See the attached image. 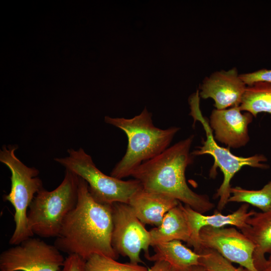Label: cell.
<instances>
[{
	"instance_id": "1",
	"label": "cell",
	"mask_w": 271,
	"mask_h": 271,
	"mask_svg": "<svg viewBox=\"0 0 271 271\" xmlns=\"http://www.w3.org/2000/svg\"><path fill=\"white\" fill-rule=\"evenodd\" d=\"M113 226L112 205L95 201L79 177L77 204L65 218L54 245L85 260L96 254L116 260L119 255L111 245Z\"/></svg>"
},
{
	"instance_id": "2",
	"label": "cell",
	"mask_w": 271,
	"mask_h": 271,
	"mask_svg": "<svg viewBox=\"0 0 271 271\" xmlns=\"http://www.w3.org/2000/svg\"><path fill=\"white\" fill-rule=\"evenodd\" d=\"M193 139L192 135L169 147L142 164L131 176L140 181L143 189L168 195L203 214L215 205L208 196L192 191L185 178L186 169L194 158L190 152Z\"/></svg>"
},
{
	"instance_id": "3",
	"label": "cell",
	"mask_w": 271,
	"mask_h": 271,
	"mask_svg": "<svg viewBox=\"0 0 271 271\" xmlns=\"http://www.w3.org/2000/svg\"><path fill=\"white\" fill-rule=\"evenodd\" d=\"M152 116L145 107L140 114L131 118L105 116L104 121L123 131L128 140L126 152L111 171V176L119 179L131 176L142 164L169 147L180 128H158L154 125Z\"/></svg>"
},
{
	"instance_id": "4",
	"label": "cell",
	"mask_w": 271,
	"mask_h": 271,
	"mask_svg": "<svg viewBox=\"0 0 271 271\" xmlns=\"http://www.w3.org/2000/svg\"><path fill=\"white\" fill-rule=\"evenodd\" d=\"M79 177L65 169L64 177L54 190L44 187L39 190L29 206L27 217L34 234L41 237H56L66 216L78 201Z\"/></svg>"
},
{
	"instance_id": "5",
	"label": "cell",
	"mask_w": 271,
	"mask_h": 271,
	"mask_svg": "<svg viewBox=\"0 0 271 271\" xmlns=\"http://www.w3.org/2000/svg\"><path fill=\"white\" fill-rule=\"evenodd\" d=\"M18 148L17 145H4L0 150V162L11 173V190L4 199L11 203L15 210V228L9 240V243L14 245L34 236L28 223V209L37 192L43 188L38 169L26 166L16 156Z\"/></svg>"
},
{
	"instance_id": "6",
	"label": "cell",
	"mask_w": 271,
	"mask_h": 271,
	"mask_svg": "<svg viewBox=\"0 0 271 271\" xmlns=\"http://www.w3.org/2000/svg\"><path fill=\"white\" fill-rule=\"evenodd\" d=\"M200 96L199 91L193 94L189 98L191 112L190 115L194 121H199L202 124L206 132V139L203 141L202 145L197 148L191 153L192 156L205 154L211 155L214 159V164L210 171V176L216 175V170L219 168L223 174V182L217 189L215 197L219 198L217 209L221 211L228 203L230 197V181L235 174L245 166L253 168L266 169L269 166L264 164L267 158L263 155H255L248 157H238L231 153L229 148L219 146L216 142L209 123L206 118L202 115L199 107Z\"/></svg>"
},
{
	"instance_id": "7",
	"label": "cell",
	"mask_w": 271,
	"mask_h": 271,
	"mask_svg": "<svg viewBox=\"0 0 271 271\" xmlns=\"http://www.w3.org/2000/svg\"><path fill=\"white\" fill-rule=\"evenodd\" d=\"M67 153L68 156L56 158L54 161L84 179L92 197L100 203L128 204L132 195L142 188L136 179L124 181L104 174L82 148L68 149Z\"/></svg>"
},
{
	"instance_id": "8",
	"label": "cell",
	"mask_w": 271,
	"mask_h": 271,
	"mask_svg": "<svg viewBox=\"0 0 271 271\" xmlns=\"http://www.w3.org/2000/svg\"><path fill=\"white\" fill-rule=\"evenodd\" d=\"M112 209L113 248L118 255L128 257L131 263H143L140 257L142 250L147 259L150 256L151 237L149 231L145 228L128 204L114 203L112 204Z\"/></svg>"
},
{
	"instance_id": "9",
	"label": "cell",
	"mask_w": 271,
	"mask_h": 271,
	"mask_svg": "<svg viewBox=\"0 0 271 271\" xmlns=\"http://www.w3.org/2000/svg\"><path fill=\"white\" fill-rule=\"evenodd\" d=\"M65 259L54 245L30 237L3 251L1 271H59Z\"/></svg>"
},
{
	"instance_id": "10",
	"label": "cell",
	"mask_w": 271,
	"mask_h": 271,
	"mask_svg": "<svg viewBox=\"0 0 271 271\" xmlns=\"http://www.w3.org/2000/svg\"><path fill=\"white\" fill-rule=\"evenodd\" d=\"M199 238L202 248L214 250L250 271H258L253 259L254 244L235 228L205 226L200 230Z\"/></svg>"
},
{
	"instance_id": "11",
	"label": "cell",
	"mask_w": 271,
	"mask_h": 271,
	"mask_svg": "<svg viewBox=\"0 0 271 271\" xmlns=\"http://www.w3.org/2000/svg\"><path fill=\"white\" fill-rule=\"evenodd\" d=\"M247 86L240 78L236 68L215 71L200 84L199 96L212 98L217 109L239 106Z\"/></svg>"
},
{
	"instance_id": "12",
	"label": "cell",
	"mask_w": 271,
	"mask_h": 271,
	"mask_svg": "<svg viewBox=\"0 0 271 271\" xmlns=\"http://www.w3.org/2000/svg\"><path fill=\"white\" fill-rule=\"evenodd\" d=\"M239 106L224 109H213L209 124L214 131L215 140L229 148H239L249 141L248 125L253 115L248 112L241 113Z\"/></svg>"
},
{
	"instance_id": "13",
	"label": "cell",
	"mask_w": 271,
	"mask_h": 271,
	"mask_svg": "<svg viewBox=\"0 0 271 271\" xmlns=\"http://www.w3.org/2000/svg\"><path fill=\"white\" fill-rule=\"evenodd\" d=\"M249 204L244 203L238 209L228 215H223L215 211L211 215H205L193 209L189 206L182 205L190 233L189 242L187 243L194 248V251L199 253L202 249L199 238L201 229L205 226L223 227L226 225H233L240 230L248 226L247 220L254 214L255 211H248Z\"/></svg>"
},
{
	"instance_id": "14",
	"label": "cell",
	"mask_w": 271,
	"mask_h": 271,
	"mask_svg": "<svg viewBox=\"0 0 271 271\" xmlns=\"http://www.w3.org/2000/svg\"><path fill=\"white\" fill-rule=\"evenodd\" d=\"M180 201L165 194L141 188L129 200L128 205L144 224L159 226L165 214Z\"/></svg>"
},
{
	"instance_id": "15",
	"label": "cell",
	"mask_w": 271,
	"mask_h": 271,
	"mask_svg": "<svg viewBox=\"0 0 271 271\" xmlns=\"http://www.w3.org/2000/svg\"><path fill=\"white\" fill-rule=\"evenodd\" d=\"M248 226L241 231L255 246L253 254L254 265L259 271L265 255L271 251V210L254 213L246 221Z\"/></svg>"
},
{
	"instance_id": "16",
	"label": "cell",
	"mask_w": 271,
	"mask_h": 271,
	"mask_svg": "<svg viewBox=\"0 0 271 271\" xmlns=\"http://www.w3.org/2000/svg\"><path fill=\"white\" fill-rule=\"evenodd\" d=\"M151 237V246L162 242L173 240H182L187 243L190 233L182 204L170 210L165 215L161 224L149 231Z\"/></svg>"
},
{
	"instance_id": "17",
	"label": "cell",
	"mask_w": 271,
	"mask_h": 271,
	"mask_svg": "<svg viewBox=\"0 0 271 271\" xmlns=\"http://www.w3.org/2000/svg\"><path fill=\"white\" fill-rule=\"evenodd\" d=\"M152 247L155 254L147 259L154 262L164 260L173 271H188L193 266L200 265V254L186 247L180 240L159 243Z\"/></svg>"
},
{
	"instance_id": "18",
	"label": "cell",
	"mask_w": 271,
	"mask_h": 271,
	"mask_svg": "<svg viewBox=\"0 0 271 271\" xmlns=\"http://www.w3.org/2000/svg\"><path fill=\"white\" fill-rule=\"evenodd\" d=\"M239 108L254 117L260 112L271 114V83L257 82L247 86Z\"/></svg>"
},
{
	"instance_id": "19",
	"label": "cell",
	"mask_w": 271,
	"mask_h": 271,
	"mask_svg": "<svg viewBox=\"0 0 271 271\" xmlns=\"http://www.w3.org/2000/svg\"><path fill=\"white\" fill-rule=\"evenodd\" d=\"M228 202H243L251 204L262 212L271 210V180L260 190H250L235 187H231Z\"/></svg>"
},
{
	"instance_id": "20",
	"label": "cell",
	"mask_w": 271,
	"mask_h": 271,
	"mask_svg": "<svg viewBox=\"0 0 271 271\" xmlns=\"http://www.w3.org/2000/svg\"><path fill=\"white\" fill-rule=\"evenodd\" d=\"M147 267L129 262L121 263L112 258L94 254L86 260L84 271H148Z\"/></svg>"
},
{
	"instance_id": "21",
	"label": "cell",
	"mask_w": 271,
	"mask_h": 271,
	"mask_svg": "<svg viewBox=\"0 0 271 271\" xmlns=\"http://www.w3.org/2000/svg\"><path fill=\"white\" fill-rule=\"evenodd\" d=\"M199 253L200 264L207 271H250L241 266L236 267L214 250L202 248Z\"/></svg>"
},
{
	"instance_id": "22",
	"label": "cell",
	"mask_w": 271,
	"mask_h": 271,
	"mask_svg": "<svg viewBox=\"0 0 271 271\" xmlns=\"http://www.w3.org/2000/svg\"><path fill=\"white\" fill-rule=\"evenodd\" d=\"M239 76L247 86L257 82L271 83V70L262 69L251 73L239 74Z\"/></svg>"
},
{
	"instance_id": "23",
	"label": "cell",
	"mask_w": 271,
	"mask_h": 271,
	"mask_svg": "<svg viewBox=\"0 0 271 271\" xmlns=\"http://www.w3.org/2000/svg\"><path fill=\"white\" fill-rule=\"evenodd\" d=\"M86 260L76 254H69L59 271H84Z\"/></svg>"
},
{
	"instance_id": "24",
	"label": "cell",
	"mask_w": 271,
	"mask_h": 271,
	"mask_svg": "<svg viewBox=\"0 0 271 271\" xmlns=\"http://www.w3.org/2000/svg\"><path fill=\"white\" fill-rule=\"evenodd\" d=\"M148 271H173V270L168 262L164 260H158L155 261L154 265Z\"/></svg>"
},
{
	"instance_id": "25",
	"label": "cell",
	"mask_w": 271,
	"mask_h": 271,
	"mask_svg": "<svg viewBox=\"0 0 271 271\" xmlns=\"http://www.w3.org/2000/svg\"><path fill=\"white\" fill-rule=\"evenodd\" d=\"M268 254V257L266 258L259 271H271V251Z\"/></svg>"
},
{
	"instance_id": "26",
	"label": "cell",
	"mask_w": 271,
	"mask_h": 271,
	"mask_svg": "<svg viewBox=\"0 0 271 271\" xmlns=\"http://www.w3.org/2000/svg\"><path fill=\"white\" fill-rule=\"evenodd\" d=\"M188 271H207L204 267L201 265H197L192 267Z\"/></svg>"
}]
</instances>
